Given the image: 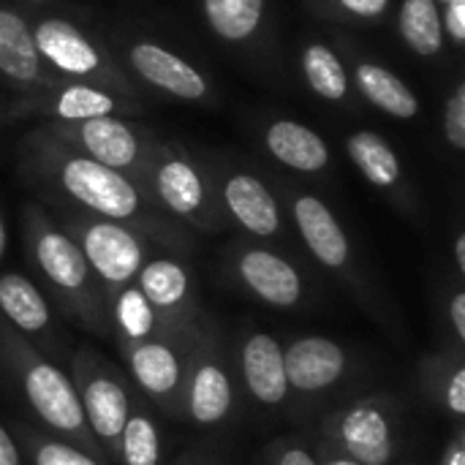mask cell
I'll use <instances>...</instances> for the list:
<instances>
[{"label":"cell","instance_id":"6da1fadb","mask_svg":"<svg viewBox=\"0 0 465 465\" xmlns=\"http://www.w3.org/2000/svg\"><path fill=\"white\" fill-rule=\"evenodd\" d=\"M27 245L30 256L44 275V281L54 289L57 300L74 311L82 327L93 332H109V316L101 297V286L79 248L65 232L49 226L44 218L27 223Z\"/></svg>","mask_w":465,"mask_h":465},{"label":"cell","instance_id":"7a4b0ae2","mask_svg":"<svg viewBox=\"0 0 465 465\" xmlns=\"http://www.w3.org/2000/svg\"><path fill=\"white\" fill-rule=\"evenodd\" d=\"M0 349L11 362V368L16 373V381L22 387V395L30 403V409L52 430L74 439L82 452L93 455L95 452V439L87 430V422H84L82 403H79V395L74 390V381L60 368H54L52 362L38 357V351L30 349L11 330H0Z\"/></svg>","mask_w":465,"mask_h":465},{"label":"cell","instance_id":"3957f363","mask_svg":"<svg viewBox=\"0 0 465 465\" xmlns=\"http://www.w3.org/2000/svg\"><path fill=\"white\" fill-rule=\"evenodd\" d=\"M79 248L101 286L104 305L109 308L120 294L136 286L144 267V240L114 221H90L79 229Z\"/></svg>","mask_w":465,"mask_h":465},{"label":"cell","instance_id":"277c9868","mask_svg":"<svg viewBox=\"0 0 465 465\" xmlns=\"http://www.w3.org/2000/svg\"><path fill=\"white\" fill-rule=\"evenodd\" d=\"M74 390L82 403V414L93 439H98L117 458L120 436L131 411L128 390L123 379L98 360L90 349H82L74 360Z\"/></svg>","mask_w":465,"mask_h":465},{"label":"cell","instance_id":"5b68a950","mask_svg":"<svg viewBox=\"0 0 465 465\" xmlns=\"http://www.w3.org/2000/svg\"><path fill=\"white\" fill-rule=\"evenodd\" d=\"M57 180L74 202L93 210L104 221L123 223L142 215V196L128 177L117 169L95 163L93 158H65L57 169Z\"/></svg>","mask_w":465,"mask_h":465},{"label":"cell","instance_id":"8992f818","mask_svg":"<svg viewBox=\"0 0 465 465\" xmlns=\"http://www.w3.org/2000/svg\"><path fill=\"white\" fill-rule=\"evenodd\" d=\"M338 452L360 465H390L395 455V428L379 398L360 401L327 422Z\"/></svg>","mask_w":465,"mask_h":465},{"label":"cell","instance_id":"52a82bcc","mask_svg":"<svg viewBox=\"0 0 465 465\" xmlns=\"http://www.w3.org/2000/svg\"><path fill=\"white\" fill-rule=\"evenodd\" d=\"M180 346L183 335H153L144 341L123 343L134 381L169 411H177L185 395L188 368Z\"/></svg>","mask_w":465,"mask_h":465},{"label":"cell","instance_id":"ba28073f","mask_svg":"<svg viewBox=\"0 0 465 465\" xmlns=\"http://www.w3.org/2000/svg\"><path fill=\"white\" fill-rule=\"evenodd\" d=\"M136 286L166 335H191L193 292H191V275L180 262L172 259L144 262V267L136 275Z\"/></svg>","mask_w":465,"mask_h":465},{"label":"cell","instance_id":"9c48e42d","mask_svg":"<svg viewBox=\"0 0 465 465\" xmlns=\"http://www.w3.org/2000/svg\"><path fill=\"white\" fill-rule=\"evenodd\" d=\"M232 401H234V395H232L229 371L223 368L215 346L202 341L193 349L191 368L185 373L183 406L196 425L210 428V425H218L229 417Z\"/></svg>","mask_w":465,"mask_h":465},{"label":"cell","instance_id":"30bf717a","mask_svg":"<svg viewBox=\"0 0 465 465\" xmlns=\"http://www.w3.org/2000/svg\"><path fill=\"white\" fill-rule=\"evenodd\" d=\"M283 368L289 387L300 392H322L343 379L346 351L330 338L308 335L283 351Z\"/></svg>","mask_w":465,"mask_h":465},{"label":"cell","instance_id":"8fae6325","mask_svg":"<svg viewBox=\"0 0 465 465\" xmlns=\"http://www.w3.org/2000/svg\"><path fill=\"white\" fill-rule=\"evenodd\" d=\"M33 41H35L38 57L63 74L93 76L104 71L101 52L93 46V41H87L79 33V27H74L65 19H57V16L41 19L33 30Z\"/></svg>","mask_w":465,"mask_h":465},{"label":"cell","instance_id":"7c38bea8","mask_svg":"<svg viewBox=\"0 0 465 465\" xmlns=\"http://www.w3.org/2000/svg\"><path fill=\"white\" fill-rule=\"evenodd\" d=\"M237 272H240L242 283L259 300H264L267 305H275V308H294V305H300V300L305 294L297 267L289 264L286 259H281L278 253H270L262 248L245 251L237 262Z\"/></svg>","mask_w":465,"mask_h":465},{"label":"cell","instance_id":"4fadbf2b","mask_svg":"<svg viewBox=\"0 0 465 465\" xmlns=\"http://www.w3.org/2000/svg\"><path fill=\"white\" fill-rule=\"evenodd\" d=\"M131 65L144 76L150 84L158 90H166L183 101H199L207 93V79L183 57L174 52L153 44V41H139L131 46Z\"/></svg>","mask_w":465,"mask_h":465},{"label":"cell","instance_id":"5bb4252c","mask_svg":"<svg viewBox=\"0 0 465 465\" xmlns=\"http://www.w3.org/2000/svg\"><path fill=\"white\" fill-rule=\"evenodd\" d=\"M68 136L82 144L87 158L117 172L131 169L142 153L139 136L131 131L128 123L117 117H93V120L71 123Z\"/></svg>","mask_w":465,"mask_h":465},{"label":"cell","instance_id":"9a60e30c","mask_svg":"<svg viewBox=\"0 0 465 465\" xmlns=\"http://www.w3.org/2000/svg\"><path fill=\"white\" fill-rule=\"evenodd\" d=\"M242 379L251 395L262 406H281L289 392L286 368H283V349L275 338L264 332H253L242 343Z\"/></svg>","mask_w":465,"mask_h":465},{"label":"cell","instance_id":"2e32d148","mask_svg":"<svg viewBox=\"0 0 465 465\" xmlns=\"http://www.w3.org/2000/svg\"><path fill=\"white\" fill-rule=\"evenodd\" d=\"M294 221L308 245V251L330 270H346L351 259L349 240L338 223V218L327 210V204L316 196H297Z\"/></svg>","mask_w":465,"mask_h":465},{"label":"cell","instance_id":"e0dca14e","mask_svg":"<svg viewBox=\"0 0 465 465\" xmlns=\"http://www.w3.org/2000/svg\"><path fill=\"white\" fill-rule=\"evenodd\" d=\"M229 213L256 237H272L281 232V213L272 193L253 174H232L223 185Z\"/></svg>","mask_w":465,"mask_h":465},{"label":"cell","instance_id":"ac0fdd59","mask_svg":"<svg viewBox=\"0 0 465 465\" xmlns=\"http://www.w3.org/2000/svg\"><path fill=\"white\" fill-rule=\"evenodd\" d=\"M155 193L158 199L180 218L202 221L207 213V188L202 174L183 155H169L155 169Z\"/></svg>","mask_w":465,"mask_h":465},{"label":"cell","instance_id":"d6986e66","mask_svg":"<svg viewBox=\"0 0 465 465\" xmlns=\"http://www.w3.org/2000/svg\"><path fill=\"white\" fill-rule=\"evenodd\" d=\"M267 150L286 166L297 172H322L330 163V150L324 139L294 120H278L264 134Z\"/></svg>","mask_w":465,"mask_h":465},{"label":"cell","instance_id":"ffe728a7","mask_svg":"<svg viewBox=\"0 0 465 465\" xmlns=\"http://www.w3.org/2000/svg\"><path fill=\"white\" fill-rule=\"evenodd\" d=\"M0 74L16 84H33L41 76V57L35 52L33 30L25 19L0 5Z\"/></svg>","mask_w":465,"mask_h":465},{"label":"cell","instance_id":"44dd1931","mask_svg":"<svg viewBox=\"0 0 465 465\" xmlns=\"http://www.w3.org/2000/svg\"><path fill=\"white\" fill-rule=\"evenodd\" d=\"M0 313L27 335H46L52 327V313L33 281L25 275L8 272L0 275Z\"/></svg>","mask_w":465,"mask_h":465},{"label":"cell","instance_id":"7402d4cb","mask_svg":"<svg viewBox=\"0 0 465 465\" xmlns=\"http://www.w3.org/2000/svg\"><path fill=\"white\" fill-rule=\"evenodd\" d=\"M357 84L373 106H379L381 112H387L392 117L409 120L420 112L417 95L392 71H387L376 63L357 65Z\"/></svg>","mask_w":465,"mask_h":465},{"label":"cell","instance_id":"603a6c76","mask_svg":"<svg viewBox=\"0 0 465 465\" xmlns=\"http://www.w3.org/2000/svg\"><path fill=\"white\" fill-rule=\"evenodd\" d=\"M346 150L357 169L376 185V188H395L401 183V161L395 150L373 131H357L349 136Z\"/></svg>","mask_w":465,"mask_h":465},{"label":"cell","instance_id":"cb8c5ba5","mask_svg":"<svg viewBox=\"0 0 465 465\" xmlns=\"http://www.w3.org/2000/svg\"><path fill=\"white\" fill-rule=\"evenodd\" d=\"M44 109L49 114H54L57 120L82 123V120H93V117H112L117 109H123V104L114 95L104 93L101 87L71 84V87L60 90L54 98H49Z\"/></svg>","mask_w":465,"mask_h":465},{"label":"cell","instance_id":"d4e9b609","mask_svg":"<svg viewBox=\"0 0 465 465\" xmlns=\"http://www.w3.org/2000/svg\"><path fill=\"white\" fill-rule=\"evenodd\" d=\"M204 14L223 41H245L262 22L264 0H204Z\"/></svg>","mask_w":465,"mask_h":465},{"label":"cell","instance_id":"484cf974","mask_svg":"<svg viewBox=\"0 0 465 465\" xmlns=\"http://www.w3.org/2000/svg\"><path fill=\"white\" fill-rule=\"evenodd\" d=\"M401 33L417 54H422V57L439 54V49H441V14H439L436 0H403Z\"/></svg>","mask_w":465,"mask_h":465},{"label":"cell","instance_id":"4316f807","mask_svg":"<svg viewBox=\"0 0 465 465\" xmlns=\"http://www.w3.org/2000/svg\"><path fill=\"white\" fill-rule=\"evenodd\" d=\"M302 71L313 93H319L327 101H343L349 93V76L343 71L341 57L324 46V44H311L302 52Z\"/></svg>","mask_w":465,"mask_h":465},{"label":"cell","instance_id":"83f0119b","mask_svg":"<svg viewBox=\"0 0 465 465\" xmlns=\"http://www.w3.org/2000/svg\"><path fill=\"white\" fill-rule=\"evenodd\" d=\"M117 458L123 460V465H158L161 436L147 411H142V409L128 411V420H125V428L120 436V447H117Z\"/></svg>","mask_w":465,"mask_h":465},{"label":"cell","instance_id":"f1b7e54d","mask_svg":"<svg viewBox=\"0 0 465 465\" xmlns=\"http://www.w3.org/2000/svg\"><path fill=\"white\" fill-rule=\"evenodd\" d=\"M22 439L27 441V452L33 455V465H101L93 455H87L79 447H71L65 441L44 439L30 430H22Z\"/></svg>","mask_w":465,"mask_h":465},{"label":"cell","instance_id":"f546056e","mask_svg":"<svg viewBox=\"0 0 465 465\" xmlns=\"http://www.w3.org/2000/svg\"><path fill=\"white\" fill-rule=\"evenodd\" d=\"M444 134L455 150H465V84H458L447 104L444 114Z\"/></svg>","mask_w":465,"mask_h":465},{"label":"cell","instance_id":"4dcf8cb0","mask_svg":"<svg viewBox=\"0 0 465 465\" xmlns=\"http://www.w3.org/2000/svg\"><path fill=\"white\" fill-rule=\"evenodd\" d=\"M444 403L450 406V411L455 417H463L465 414V371L463 368H455L447 390H444Z\"/></svg>","mask_w":465,"mask_h":465},{"label":"cell","instance_id":"1f68e13d","mask_svg":"<svg viewBox=\"0 0 465 465\" xmlns=\"http://www.w3.org/2000/svg\"><path fill=\"white\" fill-rule=\"evenodd\" d=\"M444 27H447V33L452 35L455 44H465V0L447 3Z\"/></svg>","mask_w":465,"mask_h":465},{"label":"cell","instance_id":"d6a6232c","mask_svg":"<svg viewBox=\"0 0 465 465\" xmlns=\"http://www.w3.org/2000/svg\"><path fill=\"white\" fill-rule=\"evenodd\" d=\"M349 14L354 16H365V19H373V16H381L390 5V0H338Z\"/></svg>","mask_w":465,"mask_h":465},{"label":"cell","instance_id":"836d02e7","mask_svg":"<svg viewBox=\"0 0 465 465\" xmlns=\"http://www.w3.org/2000/svg\"><path fill=\"white\" fill-rule=\"evenodd\" d=\"M278 465H319V460L300 444H289L281 450L278 455Z\"/></svg>","mask_w":465,"mask_h":465},{"label":"cell","instance_id":"e575fe53","mask_svg":"<svg viewBox=\"0 0 465 465\" xmlns=\"http://www.w3.org/2000/svg\"><path fill=\"white\" fill-rule=\"evenodd\" d=\"M450 319L455 327L458 341H465V292H458L450 302Z\"/></svg>","mask_w":465,"mask_h":465},{"label":"cell","instance_id":"d590c367","mask_svg":"<svg viewBox=\"0 0 465 465\" xmlns=\"http://www.w3.org/2000/svg\"><path fill=\"white\" fill-rule=\"evenodd\" d=\"M0 465H19V450L3 425H0Z\"/></svg>","mask_w":465,"mask_h":465},{"label":"cell","instance_id":"8d00e7d4","mask_svg":"<svg viewBox=\"0 0 465 465\" xmlns=\"http://www.w3.org/2000/svg\"><path fill=\"white\" fill-rule=\"evenodd\" d=\"M441 465H465V452H463V436L458 433L455 441L450 444V450L444 452Z\"/></svg>","mask_w":465,"mask_h":465},{"label":"cell","instance_id":"74e56055","mask_svg":"<svg viewBox=\"0 0 465 465\" xmlns=\"http://www.w3.org/2000/svg\"><path fill=\"white\" fill-rule=\"evenodd\" d=\"M455 262H458V272H465V237L458 234L455 240Z\"/></svg>","mask_w":465,"mask_h":465},{"label":"cell","instance_id":"f35d334b","mask_svg":"<svg viewBox=\"0 0 465 465\" xmlns=\"http://www.w3.org/2000/svg\"><path fill=\"white\" fill-rule=\"evenodd\" d=\"M322 465H360L357 460H349V458H343V455H330L327 460Z\"/></svg>","mask_w":465,"mask_h":465},{"label":"cell","instance_id":"ab89813d","mask_svg":"<svg viewBox=\"0 0 465 465\" xmlns=\"http://www.w3.org/2000/svg\"><path fill=\"white\" fill-rule=\"evenodd\" d=\"M3 253H5V226L0 221V259H3Z\"/></svg>","mask_w":465,"mask_h":465},{"label":"cell","instance_id":"60d3db41","mask_svg":"<svg viewBox=\"0 0 465 465\" xmlns=\"http://www.w3.org/2000/svg\"><path fill=\"white\" fill-rule=\"evenodd\" d=\"M441 3H455V0H441Z\"/></svg>","mask_w":465,"mask_h":465}]
</instances>
